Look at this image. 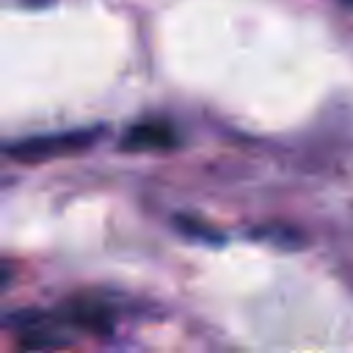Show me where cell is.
Masks as SVG:
<instances>
[{
	"instance_id": "obj_6",
	"label": "cell",
	"mask_w": 353,
	"mask_h": 353,
	"mask_svg": "<svg viewBox=\"0 0 353 353\" xmlns=\"http://www.w3.org/2000/svg\"><path fill=\"white\" fill-rule=\"evenodd\" d=\"M25 3H33V6H39V3H47V0H25Z\"/></svg>"
},
{
	"instance_id": "obj_2",
	"label": "cell",
	"mask_w": 353,
	"mask_h": 353,
	"mask_svg": "<svg viewBox=\"0 0 353 353\" xmlns=\"http://www.w3.org/2000/svg\"><path fill=\"white\" fill-rule=\"evenodd\" d=\"M97 135H99V130H72V132H58V135H36V138H25V141L3 146V154L22 160V163L55 160V157L88 149L97 141Z\"/></svg>"
},
{
	"instance_id": "obj_5",
	"label": "cell",
	"mask_w": 353,
	"mask_h": 353,
	"mask_svg": "<svg viewBox=\"0 0 353 353\" xmlns=\"http://www.w3.org/2000/svg\"><path fill=\"white\" fill-rule=\"evenodd\" d=\"M8 276H11V268H8L6 262H0V281H6Z\"/></svg>"
},
{
	"instance_id": "obj_4",
	"label": "cell",
	"mask_w": 353,
	"mask_h": 353,
	"mask_svg": "<svg viewBox=\"0 0 353 353\" xmlns=\"http://www.w3.org/2000/svg\"><path fill=\"white\" fill-rule=\"evenodd\" d=\"M176 143V130L165 121H143L124 132L121 149L132 152H149V149H168Z\"/></svg>"
},
{
	"instance_id": "obj_1",
	"label": "cell",
	"mask_w": 353,
	"mask_h": 353,
	"mask_svg": "<svg viewBox=\"0 0 353 353\" xmlns=\"http://www.w3.org/2000/svg\"><path fill=\"white\" fill-rule=\"evenodd\" d=\"M3 325L17 336L22 350L30 353H47V350H58L66 347L69 339V325L61 314H47V312H36V309H19L11 312L8 317H3Z\"/></svg>"
},
{
	"instance_id": "obj_3",
	"label": "cell",
	"mask_w": 353,
	"mask_h": 353,
	"mask_svg": "<svg viewBox=\"0 0 353 353\" xmlns=\"http://www.w3.org/2000/svg\"><path fill=\"white\" fill-rule=\"evenodd\" d=\"M61 317L66 320L69 328H80V331H91V334H110L113 331L110 309L105 303H97L88 298L69 303L66 312H61Z\"/></svg>"
},
{
	"instance_id": "obj_7",
	"label": "cell",
	"mask_w": 353,
	"mask_h": 353,
	"mask_svg": "<svg viewBox=\"0 0 353 353\" xmlns=\"http://www.w3.org/2000/svg\"><path fill=\"white\" fill-rule=\"evenodd\" d=\"M339 3H345V6H353V0H339Z\"/></svg>"
}]
</instances>
